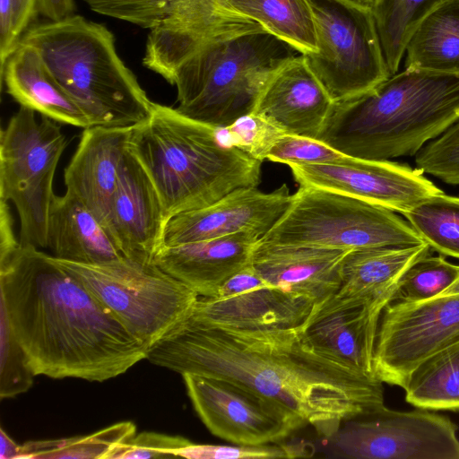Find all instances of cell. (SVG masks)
I'll list each match as a JSON object with an SVG mask.
<instances>
[{
	"label": "cell",
	"instance_id": "obj_21",
	"mask_svg": "<svg viewBox=\"0 0 459 459\" xmlns=\"http://www.w3.org/2000/svg\"><path fill=\"white\" fill-rule=\"evenodd\" d=\"M259 237L238 233L177 246H164L153 263L200 297H214L222 283L248 264Z\"/></svg>",
	"mask_w": 459,
	"mask_h": 459
},
{
	"label": "cell",
	"instance_id": "obj_13",
	"mask_svg": "<svg viewBox=\"0 0 459 459\" xmlns=\"http://www.w3.org/2000/svg\"><path fill=\"white\" fill-rule=\"evenodd\" d=\"M182 377L200 420L212 434L228 442H280L307 426L281 406L234 382L195 374Z\"/></svg>",
	"mask_w": 459,
	"mask_h": 459
},
{
	"label": "cell",
	"instance_id": "obj_39",
	"mask_svg": "<svg viewBox=\"0 0 459 459\" xmlns=\"http://www.w3.org/2000/svg\"><path fill=\"white\" fill-rule=\"evenodd\" d=\"M192 442L183 437L143 431L135 434L114 452L111 459H145L179 456Z\"/></svg>",
	"mask_w": 459,
	"mask_h": 459
},
{
	"label": "cell",
	"instance_id": "obj_19",
	"mask_svg": "<svg viewBox=\"0 0 459 459\" xmlns=\"http://www.w3.org/2000/svg\"><path fill=\"white\" fill-rule=\"evenodd\" d=\"M351 250L257 241L250 263L272 286L320 307L339 290Z\"/></svg>",
	"mask_w": 459,
	"mask_h": 459
},
{
	"label": "cell",
	"instance_id": "obj_29",
	"mask_svg": "<svg viewBox=\"0 0 459 459\" xmlns=\"http://www.w3.org/2000/svg\"><path fill=\"white\" fill-rule=\"evenodd\" d=\"M403 389L406 402L416 408L459 411V342L420 362Z\"/></svg>",
	"mask_w": 459,
	"mask_h": 459
},
{
	"label": "cell",
	"instance_id": "obj_30",
	"mask_svg": "<svg viewBox=\"0 0 459 459\" xmlns=\"http://www.w3.org/2000/svg\"><path fill=\"white\" fill-rule=\"evenodd\" d=\"M445 0H376L371 13L391 75L397 73L407 43L420 22Z\"/></svg>",
	"mask_w": 459,
	"mask_h": 459
},
{
	"label": "cell",
	"instance_id": "obj_6",
	"mask_svg": "<svg viewBox=\"0 0 459 459\" xmlns=\"http://www.w3.org/2000/svg\"><path fill=\"white\" fill-rule=\"evenodd\" d=\"M21 42L34 48L92 126H133L153 101L119 57L112 32L80 15L30 29Z\"/></svg>",
	"mask_w": 459,
	"mask_h": 459
},
{
	"label": "cell",
	"instance_id": "obj_23",
	"mask_svg": "<svg viewBox=\"0 0 459 459\" xmlns=\"http://www.w3.org/2000/svg\"><path fill=\"white\" fill-rule=\"evenodd\" d=\"M0 74L6 92L20 106L56 122L83 129L92 126L87 115L57 82L31 46L20 42Z\"/></svg>",
	"mask_w": 459,
	"mask_h": 459
},
{
	"label": "cell",
	"instance_id": "obj_33",
	"mask_svg": "<svg viewBox=\"0 0 459 459\" xmlns=\"http://www.w3.org/2000/svg\"><path fill=\"white\" fill-rule=\"evenodd\" d=\"M459 277V265L443 255L428 253L415 260L402 274L389 303L417 302L437 297Z\"/></svg>",
	"mask_w": 459,
	"mask_h": 459
},
{
	"label": "cell",
	"instance_id": "obj_35",
	"mask_svg": "<svg viewBox=\"0 0 459 459\" xmlns=\"http://www.w3.org/2000/svg\"><path fill=\"white\" fill-rule=\"evenodd\" d=\"M351 156L310 137L280 133L265 153V160L286 165L345 163Z\"/></svg>",
	"mask_w": 459,
	"mask_h": 459
},
{
	"label": "cell",
	"instance_id": "obj_36",
	"mask_svg": "<svg viewBox=\"0 0 459 459\" xmlns=\"http://www.w3.org/2000/svg\"><path fill=\"white\" fill-rule=\"evenodd\" d=\"M311 455L305 443L281 445H205L191 443L180 453V457L189 459H256L298 458Z\"/></svg>",
	"mask_w": 459,
	"mask_h": 459
},
{
	"label": "cell",
	"instance_id": "obj_38",
	"mask_svg": "<svg viewBox=\"0 0 459 459\" xmlns=\"http://www.w3.org/2000/svg\"><path fill=\"white\" fill-rule=\"evenodd\" d=\"M217 130L225 144L237 147L262 162L265 160V153L274 138L283 132L253 112L238 118L230 126Z\"/></svg>",
	"mask_w": 459,
	"mask_h": 459
},
{
	"label": "cell",
	"instance_id": "obj_16",
	"mask_svg": "<svg viewBox=\"0 0 459 459\" xmlns=\"http://www.w3.org/2000/svg\"><path fill=\"white\" fill-rule=\"evenodd\" d=\"M167 221L152 181L127 146L111 203L108 234L125 257L150 264L163 247Z\"/></svg>",
	"mask_w": 459,
	"mask_h": 459
},
{
	"label": "cell",
	"instance_id": "obj_9",
	"mask_svg": "<svg viewBox=\"0 0 459 459\" xmlns=\"http://www.w3.org/2000/svg\"><path fill=\"white\" fill-rule=\"evenodd\" d=\"M20 106L0 134V201L11 202L20 220L22 245L48 247L55 173L67 145L61 127Z\"/></svg>",
	"mask_w": 459,
	"mask_h": 459
},
{
	"label": "cell",
	"instance_id": "obj_11",
	"mask_svg": "<svg viewBox=\"0 0 459 459\" xmlns=\"http://www.w3.org/2000/svg\"><path fill=\"white\" fill-rule=\"evenodd\" d=\"M456 425L446 416L417 408L384 405L344 420L329 437L332 455L353 459H459Z\"/></svg>",
	"mask_w": 459,
	"mask_h": 459
},
{
	"label": "cell",
	"instance_id": "obj_46",
	"mask_svg": "<svg viewBox=\"0 0 459 459\" xmlns=\"http://www.w3.org/2000/svg\"><path fill=\"white\" fill-rule=\"evenodd\" d=\"M347 1H350V2L359 4V5L368 7L369 9L372 8V6L374 5V4L376 2V0H347Z\"/></svg>",
	"mask_w": 459,
	"mask_h": 459
},
{
	"label": "cell",
	"instance_id": "obj_31",
	"mask_svg": "<svg viewBox=\"0 0 459 459\" xmlns=\"http://www.w3.org/2000/svg\"><path fill=\"white\" fill-rule=\"evenodd\" d=\"M135 434L133 422L122 421L86 436L29 441L21 445L18 459H111L117 447Z\"/></svg>",
	"mask_w": 459,
	"mask_h": 459
},
{
	"label": "cell",
	"instance_id": "obj_27",
	"mask_svg": "<svg viewBox=\"0 0 459 459\" xmlns=\"http://www.w3.org/2000/svg\"><path fill=\"white\" fill-rule=\"evenodd\" d=\"M405 68L459 74V0H445L418 25L405 48Z\"/></svg>",
	"mask_w": 459,
	"mask_h": 459
},
{
	"label": "cell",
	"instance_id": "obj_15",
	"mask_svg": "<svg viewBox=\"0 0 459 459\" xmlns=\"http://www.w3.org/2000/svg\"><path fill=\"white\" fill-rule=\"evenodd\" d=\"M291 200L285 184L270 193L256 186L235 189L212 204L171 217L165 226L163 247L238 233L262 238L283 215Z\"/></svg>",
	"mask_w": 459,
	"mask_h": 459
},
{
	"label": "cell",
	"instance_id": "obj_28",
	"mask_svg": "<svg viewBox=\"0 0 459 459\" xmlns=\"http://www.w3.org/2000/svg\"><path fill=\"white\" fill-rule=\"evenodd\" d=\"M222 4L258 22L302 55L317 49L316 24L308 0H222Z\"/></svg>",
	"mask_w": 459,
	"mask_h": 459
},
{
	"label": "cell",
	"instance_id": "obj_43",
	"mask_svg": "<svg viewBox=\"0 0 459 459\" xmlns=\"http://www.w3.org/2000/svg\"><path fill=\"white\" fill-rule=\"evenodd\" d=\"M73 8V0H39V12L54 22L71 15Z\"/></svg>",
	"mask_w": 459,
	"mask_h": 459
},
{
	"label": "cell",
	"instance_id": "obj_7",
	"mask_svg": "<svg viewBox=\"0 0 459 459\" xmlns=\"http://www.w3.org/2000/svg\"><path fill=\"white\" fill-rule=\"evenodd\" d=\"M54 257V256H53ZM148 349L191 318L199 295L154 263L81 264L54 257Z\"/></svg>",
	"mask_w": 459,
	"mask_h": 459
},
{
	"label": "cell",
	"instance_id": "obj_34",
	"mask_svg": "<svg viewBox=\"0 0 459 459\" xmlns=\"http://www.w3.org/2000/svg\"><path fill=\"white\" fill-rule=\"evenodd\" d=\"M1 303V302H0ZM0 396L12 398L32 385L33 374L25 353L15 339L4 306L0 305Z\"/></svg>",
	"mask_w": 459,
	"mask_h": 459
},
{
	"label": "cell",
	"instance_id": "obj_2",
	"mask_svg": "<svg viewBox=\"0 0 459 459\" xmlns=\"http://www.w3.org/2000/svg\"><path fill=\"white\" fill-rule=\"evenodd\" d=\"M0 300L35 376L103 382L147 357L108 307L33 246L0 255Z\"/></svg>",
	"mask_w": 459,
	"mask_h": 459
},
{
	"label": "cell",
	"instance_id": "obj_18",
	"mask_svg": "<svg viewBox=\"0 0 459 459\" xmlns=\"http://www.w3.org/2000/svg\"><path fill=\"white\" fill-rule=\"evenodd\" d=\"M133 126L84 129L65 170L66 192L82 202L106 230Z\"/></svg>",
	"mask_w": 459,
	"mask_h": 459
},
{
	"label": "cell",
	"instance_id": "obj_1",
	"mask_svg": "<svg viewBox=\"0 0 459 459\" xmlns=\"http://www.w3.org/2000/svg\"><path fill=\"white\" fill-rule=\"evenodd\" d=\"M305 325L247 330L190 318L150 348L146 359L181 376L238 384L327 438L344 420L384 405V383L317 351Z\"/></svg>",
	"mask_w": 459,
	"mask_h": 459
},
{
	"label": "cell",
	"instance_id": "obj_44",
	"mask_svg": "<svg viewBox=\"0 0 459 459\" xmlns=\"http://www.w3.org/2000/svg\"><path fill=\"white\" fill-rule=\"evenodd\" d=\"M0 458L18 459L21 451V445L15 443L2 428L0 429Z\"/></svg>",
	"mask_w": 459,
	"mask_h": 459
},
{
	"label": "cell",
	"instance_id": "obj_4",
	"mask_svg": "<svg viewBox=\"0 0 459 459\" xmlns=\"http://www.w3.org/2000/svg\"><path fill=\"white\" fill-rule=\"evenodd\" d=\"M459 120V74L405 68L333 102L317 140L375 160L417 154Z\"/></svg>",
	"mask_w": 459,
	"mask_h": 459
},
{
	"label": "cell",
	"instance_id": "obj_24",
	"mask_svg": "<svg viewBox=\"0 0 459 459\" xmlns=\"http://www.w3.org/2000/svg\"><path fill=\"white\" fill-rule=\"evenodd\" d=\"M48 247L57 259L81 264H102L125 257L100 221L68 192L53 198Z\"/></svg>",
	"mask_w": 459,
	"mask_h": 459
},
{
	"label": "cell",
	"instance_id": "obj_41",
	"mask_svg": "<svg viewBox=\"0 0 459 459\" xmlns=\"http://www.w3.org/2000/svg\"><path fill=\"white\" fill-rule=\"evenodd\" d=\"M21 39L15 30L12 0H0V71L18 48Z\"/></svg>",
	"mask_w": 459,
	"mask_h": 459
},
{
	"label": "cell",
	"instance_id": "obj_26",
	"mask_svg": "<svg viewBox=\"0 0 459 459\" xmlns=\"http://www.w3.org/2000/svg\"><path fill=\"white\" fill-rule=\"evenodd\" d=\"M91 10L142 28L193 27L236 20L242 15L222 0H83Z\"/></svg>",
	"mask_w": 459,
	"mask_h": 459
},
{
	"label": "cell",
	"instance_id": "obj_10",
	"mask_svg": "<svg viewBox=\"0 0 459 459\" xmlns=\"http://www.w3.org/2000/svg\"><path fill=\"white\" fill-rule=\"evenodd\" d=\"M317 49L305 60L333 102L360 95L392 76L371 10L347 0H308Z\"/></svg>",
	"mask_w": 459,
	"mask_h": 459
},
{
	"label": "cell",
	"instance_id": "obj_3",
	"mask_svg": "<svg viewBox=\"0 0 459 459\" xmlns=\"http://www.w3.org/2000/svg\"><path fill=\"white\" fill-rule=\"evenodd\" d=\"M296 51L259 29L149 45L143 63L176 86L179 113L224 128L254 111L267 83Z\"/></svg>",
	"mask_w": 459,
	"mask_h": 459
},
{
	"label": "cell",
	"instance_id": "obj_5",
	"mask_svg": "<svg viewBox=\"0 0 459 459\" xmlns=\"http://www.w3.org/2000/svg\"><path fill=\"white\" fill-rule=\"evenodd\" d=\"M128 150L152 181L167 221L260 182L262 161L225 144L217 128L155 102L133 126Z\"/></svg>",
	"mask_w": 459,
	"mask_h": 459
},
{
	"label": "cell",
	"instance_id": "obj_40",
	"mask_svg": "<svg viewBox=\"0 0 459 459\" xmlns=\"http://www.w3.org/2000/svg\"><path fill=\"white\" fill-rule=\"evenodd\" d=\"M270 285L252 265L251 263L233 273L220 287L214 297L226 298L245 291Z\"/></svg>",
	"mask_w": 459,
	"mask_h": 459
},
{
	"label": "cell",
	"instance_id": "obj_17",
	"mask_svg": "<svg viewBox=\"0 0 459 459\" xmlns=\"http://www.w3.org/2000/svg\"><path fill=\"white\" fill-rule=\"evenodd\" d=\"M391 297L373 299L330 298L310 316L305 333L320 353L371 377L377 328Z\"/></svg>",
	"mask_w": 459,
	"mask_h": 459
},
{
	"label": "cell",
	"instance_id": "obj_25",
	"mask_svg": "<svg viewBox=\"0 0 459 459\" xmlns=\"http://www.w3.org/2000/svg\"><path fill=\"white\" fill-rule=\"evenodd\" d=\"M432 252L426 243L409 247H379L351 250L342 265V283L331 298L373 299L392 296L404 271Z\"/></svg>",
	"mask_w": 459,
	"mask_h": 459
},
{
	"label": "cell",
	"instance_id": "obj_45",
	"mask_svg": "<svg viewBox=\"0 0 459 459\" xmlns=\"http://www.w3.org/2000/svg\"><path fill=\"white\" fill-rule=\"evenodd\" d=\"M447 294H459V277L456 279V281L450 287H448L440 295H447Z\"/></svg>",
	"mask_w": 459,
	"mask_h": 459
},
{
	"label": "cell",
	"instance_id": "obj_32",
	"mask_svg": "<svg viewBox=\"0 0 459 459\" xmlns=\"http://www.w3.org/2000/svg\"><path fill=\"white\" fill-rule=\"evenodd\" d=\"M403 216L432 250L459 258V197L442 192L423 199Z\"/></svg>",
	"mask_w": 459,
	"mask_h": 459
},
{
	"label": "cell",
	"instance_id": "obj_20",
	"mask_svg": "<svg viewBox=\"0 0 459 459\" xmlns=\"http://www.w3.org/2000/svg\"><path fill=\"white\" fill-rule=\"evenodd\" d=\"M333 105V100L301 54L273 76L253 113L287 134L316 139Z\"/></svg>",
	"mask_w": 459,
	"mask_h": 459
},
{
	"label": "cell",
	"instance_id": "obj_14",
	"mask_svg": "<svg viewBox=\"0 0 459 459\" xmlns=\"http://www.w3.org/2000/svg\"><path fill=\"white\" fill-rule=\"evenodd\" d=\"M289 168L299 186L350 195L403 215L423 199L443 192L419 169L390 160L351 157L345 163Z\"/></svg>",
	"mask_w": 459,
	"mask_h": 459
},
{
	"label": "cell",
	"instance_id": "obj_8",
	"mask_svg": "<svg viewBox=\"0 0 459 459\" xmlns=\"http://www.w3.org/2000/svg\"><path fill=\"white\" fill-rule=\"evenodd\" d=\"M261 241L355 250L424 243L394 212L343 194L299 186L280 220Z\"/></svg>",
	"mask_w": 459,
	"mask_h": 459
},
{
	"label": "cell",
	"instance_id": "obj_42",
	"mask_svg": "<svg viewBox=\"0 0 459 459\" xmlns=\"http://www.w3.org/2000/svg\"><path fill=\"white\" fill-rule=\"evenodd\" d=\"M12 3L16 33L21 38L39 8V0H12Z\"/></svg>",
	"mask_w": 459,
	"mask_h": 459
},
{
	"label": "cell",
	"instance_id": "obj_12",
	"mask_svg": "<svg viewBox=\"0 0 459 459\" xmlns=\"http://www.w3.org/2000/svg\"><path fill=\"white\" fill-rule=\"evenodd\" d=\"M459 342V294L388 303L377 328L374 372L383 383L403 389L424 359Z\"/></svg>",
	"mask_w": 459,
	"mask_h": 459
},
{
	"label": "cell",
	"instance_id": "obj_22",
	"mask_svg": "<svg viewBox=\"0 0 459 459\" xmlns=\"http://www.w3.org/2000/svg\"><path fill=\"white\" fill-rule=\"evenodd\" d=\"M317 305L267 286L226 298L200 297L191 318L237 329L293 328L306 325Z\"/></svg>",
	"mask_w": 459,
	"mask_h": 459
},
{
	"label": "cell",
	"instance_id": "obj_37",
	"mask_svg": "<svg viewBox=\"0 0 459 459\" xmlns=\"http://www.w3.org/2000/svg\"><path fill=\"white\" fill-rule=\"evenodd\" d=\"M417 169L450 185H459V120L428 143L415 157Z\"/></svg>",
	"mask_w": 459,
	"mask_h": 459
}]
</instances>
